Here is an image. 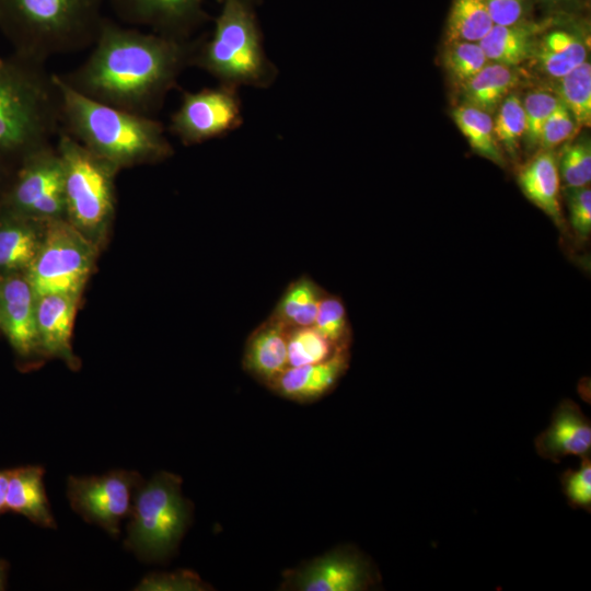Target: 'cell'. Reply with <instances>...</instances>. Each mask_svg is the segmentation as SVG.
I'll use <instances>...</instances> for the list:
<instances>
[{
    "label": "cell",
    "instance_id": "obj_1",
    "mask_svg": "<svg viewBox=\"0 0 591 591\" xmlns=\"http://www.w3.org/2000/svg\"><path fill=\"white\" fill-rule=\"evenodd\" d=\"M196 42L124 27L104 19L88 58L58 74L96 102L152 116L182 71L192 66Z\"/></svg>",
    "mask_w": 591,
    "mask_h": 591
},
{
    "label": "cell",
    "instance_id": "obj_2",
    "mask_svg": "<svg viewBox=\"0 0 591 591\" xmlns=\"http://www.w3.org/2000/svg\"><path fill=\"white\" fill-rule=\"evenodd\" d=\"M61 94V130L116 170L173 153L163 125L89 99L55 74Z\"/></svg>",
    "mask_w": 591,
    "mask_h": 591
},
{
    "label": "cell",
    "instance_id": "obj_3",
    "mask_svg": "<svg viewBox=\"0 0 591 591\" xmlns=\"http://www.w3.org/2000/svg\"><path fill=\"white\" fill-rule=\"evenodd\" d=\"M61 129L55 73L15 53L0 55V151L19 163L53 144Z\"/></svg>",
    "mask_w": 591,
    "mask_h": 591
},
{
    "label": "cell",
    "instance_id": "obj_4",
    "mask_svg": "<svg viewBox=\"0 0 591 591\" xmlns=\"http://www.w3.org/2000/svg\"><path fill=\"white\" fill-rule=\"evenodd\" d=\"M106 0H0V32L13 53L46 63L90 47L105 19Z\"/></svg>",
    "mask_w": 591,
    "mask_h": 591
},
{
    "label": "cell",
    "instance_id": "obj_5",
    "mask_svg": "<svg viewBox=\"0 0 591 591\" xmlns=\"http://www.w3.org/2000/svg\"><path fill=\"white\" fill-rule=\"evenodd\" d=\"M212 35L196 42L192 66L215 77L221 84L269 86L277 68L268 59L257 18L250 3L222 0Z\"/></svg>",
    "mask_w": 591,
    "mask_h": 591
},
{
    "label": "cell",
    "instance_id": "obj_6",
    "mask_svg": "<svg viewBox=\"0 0 591 591\" xmlns=\"http://www.w3.org/2000/svg\"><path fill=\"white\" fill-rule=\"evenodd\" d=\"M182 478L159 472L138 488L127 526L125 546L144 561L172 557L190 525L194 507L183 496Z\"/></svg>",
    "mask_w": 591,
    "mask_h": 591
},
{
    "label": "cell",
    "instance_id": "obj_7",
    "mask_svg": "<svg viewBox=\"0 0 591 591\" xmlns=\"http://www.w3.org/2000/svg\"><path fill=\"white\" fill-rule=\"evenodd\" d=\"M56 149L62 165L68 221L86 236L102 232L114 211L117 170L61 129Z\"/></svg>",
    "mask_w": 591,
    "mask_h": 591
},
{
    "label": "cell",
    "instance_id": "obj_8",
    "mask_svg": "<svg viewBox=\"0 0 591 591\" xmlns=\"http://www.w3.org/2000/svg\"><path fill=\"white\" fill-rule=\"evenodd\" d=\"M93 242L62 218L48 220L26 280L35 298L49 293L80 294L91 273Z\"/></svg>",
    "mask_w": 591,
    "mask_h": 591
},
{
    "label": "cell",
    "instance_id": "obj_9",
    "mask_svg": "<svg viewBox=\"0 0 591 591\" xmlns=\"http://www.w3.org/2000/svg\"><path fill=\"white\" fill-rule=\"evenodd\" d=\"M1 207L28 219L48 221L66 216L63 173L56 146L34 151L19 163Z\"/></svg>",
    "mask_w": 591,
    "mask_h": 591
},
{
    "label": "cell",
    "instance_id": "obj_10",
    "mask_svg": "<svg viewBox=\"0 0 591 591\" xmlns=\"http://www.w3.org/2000/svg\"><path fill=\"white\" fill-rule=\"evenodd\" d=\"M142 483L138 472L127 470H115L103 475L70 476L67 497L72 510L82 519L117 536L120 523L129 517Z\"/></svg>",
    "mask_w": 591,
    "mask_h": 591
},
{
    "label": "cell",
    "instance_id": "obj_11",
    "mask_svg": "<svg viewBox=\"0 0 591 591\" xmlns=\"http://www.w3.org/2000/svg\"><path fill=\"white\" fill-rule=\"evenodd\" d=\"M381 576L369 557L351 545L338 546L282 573L280 590L364 591Z\"/></svg>",
    "mask_w": 591,
    "mask_h": 591
},
{
    "label": "cell",
    "instance_id": "obj_12",
    "mask_svg": "<svg viewBox=\"0 0 591 591\" xmlns=\"http://www.w3.org/2000/svg\"><path fill=\"white\" fill-rule=\"evenodd\" d=\"M243 123L237 88L219 84L184 92L171 117L170 130L185 146L202 143L224 136Z\"/></svg>",
    "mask_w": 591,
    "mask_h": 591
},
{
    "label": "cell",
    "instance_id": "obj_13",
    "mask_svg": "<svg viewBox=\"0 0 591 591\" xmlns=\"http://www.w3.org/2000/svg\"><path fill=\"white\" fill-rule=\"evenodd\" d=\"M117 16L132 25L178 39L189 35L206 20L204 0H106Z\"/></svg>",
    "mask_w": 591,
    "mask_h": 591
},
{
    "label": "cell",
    "instance_id": "obj_14",
    "mask_svg": "<svg viewBox=\"0 0 591 591\" xmlns=\"http://www.w3.org/2000/svg\"><path fill=\"white\" fill-rule=\"evenodd\" d=\"M35 308L36 298L26 278L0 277V328L22 357L40 349Z\"/></svg>",
    "mask_w": 591,
    "mask_h": 591
},
{
    "label": "cell",
    "instance_id": "obj_15",
    "mask_svg": "<svg viewBox=\"0 0 591 591\" xmlns=\"http://www.w3.org/2000/svg\"><path fill=\"white\" fill-rule=\"evenodd\" d=\"M534 448L542 459L554 463L568 455L590 454V419L576 402L563 399L553 410L548 427L534 439Z\"/></svg>",
    "mask_w": 591,
    "mask_h": 591
},
{
    "label": "cell",
    "instance_id": "obj_16",
    "mask_svg": "<svg viewBox=\"0 0 591 591\" xmlns=\"http://www.w3.org/2000/svg\"><path fill=\"white\" fill-rule=\"evenodd\" d=\"M349 361V349H341L323 362L288 367L268 389L297 403L316 402L334 390L348 370Z\"/></svg>",
    "mask_w": 591,
    "mask_h": 591
},
{
    "label": "cell",
    "instance_id": "obj_17",
    "mask_svg": "<svg viewBox=\"0 0 591 591\" xmlns=\"http://www.w3.org/2000/svg\"><path fill=\"white\" fill-rule=\"evenodd\" d=\"M289 326L270 315L248 336L244 355V370L263 385L269 387L289 367Z\"/></svg>",
    "mask_w": 591,
    "mask_h": 591
},
{
    "label": "cell",
    "instance_id": "obj_18",
    "mask_svg": "<svg viewBox=\"0 0 591 591\" xmlns=\"http://www.w3.org/2000/svg\"><path fill=\"white\" fill-rule=\"evenodd\" d=\"M78 296L49 293L36 299V327L40 350L74 364L71 333Z\"/></svg>",
    "mask_w": 591,
    "mask_h": 591
},
{
    "label": "cell",
    "instance_id": "obj_19",
    "mask_svg": "<svg viewBox=\"0 0 591 591\" xmlns=\"http://www.w3.org/2000/svg\"><path fill=\"white\" fill-rule=\"evenodd\" d=\"M517 182L523 195L564 230L565 221L559 201L560 177L555 153L552 150H542L520 167Z\"/></svg>",
    "mask_w": 591,
    "mask_h": 591
},
{
    "label": "cell",
    "instance_id": "obj_20",
    "mask_svg": "<svg viewBox=\"0 0 591 591\" xmlns=\"http://www.w3.org/2000/svg\"><path fill=\"white\" fill-rule=\"evenodd\" d=\"M7 511L43 528H56L44 486V468L26 465L8 470Z\"/></svg>",
    "mask_w": 591,
    "mask_h": 591
},
{
    "label": "cell",
    "instance_id": "obj_21",
    "mask_svg": "<svg viewBox=\"0 0 591 591\" xmlns=\"http://www.w3.org/2000/svg\"><path fill=\"white\" fill-rule=\"evenodd\" d=\"M535 25L519 22L512 25H495L478 42L491 62L517 67L532 57L536 40Z\"/></svg>",
    "mask_w": 591,
    "mask_h": 591
},
{
    "label": "cell",
    "instance_id": "obj_22",
    "mask_svg": "<svg viewBox=\"0 0 591 591\" xmlns=\"http://www.w3.org/2000/svg\"><path fill=\"white\" fill-rule=\"evenodd\" d=\"M31 220L4 210L0 221V269H27L35 258L42 237Z\"/></svg>",
    "mask_w": 591,
    "mask_h": 591
},
{
    "label": "cell",
    "instance_id": "obj_23",
    "mask_svg": "<svg viewBox=\"0 0 591 591\" xmlns=\"http://www.w3.org/2000/svg\"><path fill=\"white\" fill-rule=\"evenodd\" d=\"M514 68L496 62L486 63L462 85L464 103L488 114L494 113L518 85L519 73Z\"/></svg>",
    "mask_w": 591,
    "mask_h": 591
},
{
    "label": "cell",
    "instance_id": "obj_24",
    "mask_svg": "<svg viewBox=\"0 0 591 591\" xmlns=\"http://www.w3.org/2000/svg\"><path fill=\"white\" fill-rule=\"evenodd\" d=\"M532 57L542 71L559 79L587 61V49L575 34L554 31L536 42Z\"/></svg>",
    "mask_w": 591,
    "mask_h": 591
},
{
    "label": "cell",
    "instance_id": "obj_25",
    "mask_svg": "<svg viewBox=\"0 0 591 591\" xmlns=\"http://www.w3.org/2000/svg\"><path fill=\"white\" fill-rule=\"evenodd\" d=\"M325 293L313 279L302 276L287 287L271 315L289 327L313 325Z\"/></svg>",
    "mask_w": 591,
    "mask_h": 591
},
{
    "label": "cell",
    "instance_id": "obj_26",
    "mask_svg": "<svg viewBox=\"0 0 591 591\" xmlns=\"http://www.w3.org/2000/svg\"><path fill=\"white\" fill-rule=\"evenodd\" d=\"M452 118L478 155L497 165H505L506 160L496 140L490 114L463 103L453 109Z\"/></svg>",
    "mask_w": 591,
    "mask_h": 591
},
{
    "label": "cell",
    "instance_id": "obj_27",
    "mask_svg": "<svg viewBox=\"0 0 591 591\" xmlns=\"http://www.w3.org/2000/svg\"><path fill=\"white\" fill-rule=\"evenodd\" d=\"M494 26L486 0H454L447 27V43H478Z\"/></svg>",
    "mask_w": 591,
    "mask_h": 591
},
{
    "label": "cell",
    "instance_id": "obj_28",
    "mask_svg": "<svg viewBox=\"0 0 591 591\" xmlns=\"http://www.w3.org/2000/svg\"><path fill=\"white\" fill-rule=\"evenodd\" d=\"M557 97L570 112L578 127L591 124V66L584 61L558 79Z\"/></svg>",
    "mask_w": 591,
    "mask_h": 591
},
{
    "label": "cell",
    "instance_id": "obj_29",
    "mask_svg": "<svg viewBox=\"0 0 591 591\" xmlns=\"http://www.w3.org/2000/svg\"><path fill=\"white\" fill-rule=\"evenodd\" d=\"M349 348H338L313 325L290 327L288 333L289 367H300L323 362L337 351Z\"/></svg>",
    "mask_w": 591,
    "mask_h": 591
},
{
    "label": "cell",
    "instance_id": "obj_30",
    "mask_svg": "<svg viewBox=\"0 0 591 591\" xmlns=\"http://www.w3.org/2000/svg\"><path fill=\"white\" fill-rule=\"evenodd\" d=\"M494 134L500 148L514 158L525 131V117L519 95L510 93L499 105Z\"/></svg>",
    "mask_w": 591,
    "mask_h": 591
},
{
    "label": "cell",
    "instance_id": "obj_31",
    "mask_svg": "<svg viewBox=\"0 0 591 591\" xmlns=\"http://www.w3.org/2000/svg\"><path fill=\"white\" fill-rule=\"evenodd\" d=\"M313 327L338 348H349L351 329L345 304L340 298L328 293L324 294Z\"/></svg>",
    "mask_w": 591,
    "mask_h": 591
},
{
    "label": "cell",
    "instance_id": "obj_32",
    "mask_svg": "<svg viewBox=\"0 0 591 591\" xmlns=\"http://www.w3.org/2000/svg\"><path fill=\"white\" fill-rule=\"evenodd\" d=\"M559 177L565 187L589 186L591 181V146L589 139L566 144L557 158Z\"/></svg>",
    "mask_w": 591,
    "mask_h": 591
},
{
    "label": "cell",
    "instance_id": "obj_33",
    "mask_svg": "<svg viewBox=\"0 0 591 591\" xmlns=\"http://www.w3.org/2000/svg\"><path fill=\"white\" fill-rule=\"evenodd\" d=\"M443 60L450 77L462 85L488 61L478 43L461 40L448 44Z\"/></svg>",
    "mask_w": 591,
    "mask_h": 591
},
{
    "label": "cell",
    "instance_id": "obj_34",
    "mask_svg": "<svg viewBox=\"0 0 591 591\" xmlns=\"http://www.w3.org/2000/svg\"><path fill=\"white\" fill-rule=\"evenodd\" d=\"M558 102L559 99L556 94L543 90L530 92L522 101L525 117L523 137L529 147L535 148L538 146L543 126Z\"/></svg>",
    "mask_w": 591,
    "mask_h": 591
},
{
    "label": "cell",
    "instance_id": "obj_35",
    "mask_svg": "<svg viewBox=\"0 0 591 591\" xmlns=\"http://www.w3.org/2000/svg\"><path fill=\"white\" fill-rule=\"evenodd\" d=\"M138 591H207L212 590L195 571L178 569L172 572H152L141 579Z\"/></svg>",
    "mask_w": 591,
    "mask_h": 591
},
{
    "label": "cell",
    "instance_id": "obj_36",
    "mask_svg": "<svg viewBox=\"0 0 591 591\" xmlns=\"http://www.w3.org/2000/svg\"><path fill=\"white\" fill-rule=\"evenodd\" d=\"M579 468H567L560 476L563 493L575 509H591V459L590 454L580 456Z\"/></svg>",
    "mask_w": 591,
    "mask_h": 591
},
{
    "label": "cell",
    "instance_id": "obj_37",
    "mask_svg": "<svg viewBox=\"0 0 591 591\" xmlns=\"http://www.w3.org/2000/svg\"><path fill=\"white\" fill-rule=\"evenodd\" d=\"M565 199L569 211V222L575 235L587 241L591 234V189L565 187Z\"/></svg>",
    "mask_w": 591,
    "mask_h": 591
},
{
    "label": "cell",
    "instance_id": "obj_38",
    "mask_svg": "<svg viewBox=\"0 0 591 591\" xmlns=\"http://www.w3.org/2000/svg\"><path fill=\"white\" fill-rule=\"evenodd\" d=\"M577 126L570 112L559 100L556 108L545 121L538 141L540 150H552L575 132Z\"/></svg>",
    "mask_w": 591,
    "mask_h": 591
},
{
    "label": "cell",
    "instance_id": "obj_39",
    "mask_svg": "<svg viewBox=\"0 0 591 591\" xmlns=\"http://www.w3.org/2000/svg\"><path fill=\"white\" fill-rule=\"evenodd\" d=\"M495 25H512L522 22L525 0H486Z\"/></svg>",
    "mask_w": 591,
    "mask_h": 591
},
{
    "label": "cell",
    "instance_id": "obj_40",
    "mask_svg": "<svg viewBox=\"0 0 591 591\" xmlns=\"http://www.w3.org/2000/svg\"><path fill=\"white\" fill-rule=\"evenodd\" d=\"M8 470H0V514L7 511Z\"/></svg>",
    "mask_w": 591,
    "mask_h": 591
},
{
    "label": "cell",
    "instance_id": "obj_41",
    "mask_svg": "<svg viewBox=\"0 0 591 591\" xmlns=\"http://www.w3.org/2000/svg\"><path fill=\"white\" fill-rule=\"evenodd\" d=\"M8 563L5 560H0V591L4 590L7 587V577H8Z\"/></svg>",
    "mask_w": 591,
    "mask_h": 591
},
{
    "label": "cell",
    "instance_id": "obj_42",
    "mask_svg": "<svg viewBox=\"0 0 591 591\" xmlns=\"http://www.w3.org/2000/svg\"><path fill=\"white\" fill-rule=\"evenodd\" d=\"M8 159H10V158H8L5 154H3V153L0 151V169H1L2 164H3V162H4L5 160H8Z\"/></svg>",
    "mask_w": 591,
    "mask_h": 591
},
{
    "label": "cell",
    "instance_id": "obj_43",
    "mask_svg": "<svg viewBox=\"0 0 591 591\" xmlns=\"http://www.w3.org/2000/svg\"><path fill=\"white\" fill-rule=\"evenodd\" d=\"M241 1L246 2V3H250V4L253 5V2H254L255 0H241Z\"/></svg>",
    "mask_w": 591,
    "mask_h": 591
}]
</instances>
